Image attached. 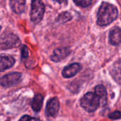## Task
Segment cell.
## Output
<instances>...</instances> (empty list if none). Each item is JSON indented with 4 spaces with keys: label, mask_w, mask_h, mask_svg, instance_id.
Instances as JSON below:
<instances>
[{
    "label": "cell",
    "mask_w": 121,
    "mask_h": 121,
    "mask_svg": "<svg viewBox=\"0 0 121 121\" xmlns=\"http://www.w3.org/2000/svg\"><path fill=\"white\" fill-rule=\"evenodd\" d=\"M118 16L116 6L108 3L102 2L97 13V24L100 26H106L115 21Z\"/></svg>",
    "instance_id": "1"
},
{
    "label": "cell",
    "mask_w": 121,
    "mask_h": 121,
    "mask_svg": "<svg viewBox=\"0 0 121 121\" xmlns=\"http://www.w3.org/2000/svg\"><path fill=\"white\" fill-rule=\"evenodd\" d=\"M80 105L86 111L93 113L100 106L99 99L94 93L88 92L81 99Z\"/></svg>",
    "instance_id": "2"
},
{
    "label": "cell",
    "mask_w": 121,
    "mask_h": 121,
    "mask_svg": "<svg viewBox=\"0 0 121 121\" xmlns=\"http://www.w3.org/2000/svg\"><path fill=\"white\" fill-rule=\"evenodd\" d=\"M45 4L43 1L35 0L31 1V10L30 16L31 21L35 23H39L45 13Z\"/></svg>",
    "instance_id": "3"
},
{
    "label": "cell",
    "mask_w": 121,
    "mask_h": 121,
    "mask_svg": "<svg viewBox=\"0 0 121 121\" xmlns=\"http://www.w3.org/2000/svg\"><path fill=\"white\" fill-rule=\"evenodd\" d=\"M0 45L4 48H18L21 45V40L13 33H4L0 35Z\"/></svg>",
    "instance_id": "4"
},
{
    "label": "cell",
    "mask_w": 121,
    "mask_h": 121,
    "mask_svg": "<svg viewBox=\"0 0 121 121\" xmlns=\"http://www.w3.org/2000/svg\"><path fill=\"white\" fill-rule=\"evenodd\" d=\"M21 78V73L12 72L0 77V85L4 87H11L17 84Z\"/></svg>",
    "instance_id": "5"
},
{
    "label": "cell",
    "mask_w": 121,
    "mask_h": 121,
    "mask_svg": "<svg viewBox=\"0 0 121 121\" xmlns=\"http://www.w3.org/2000/svg\"><path fill=\"white\" fill-rule=\"evenodd\" d=\"M60 110V102L57 98L55 97L50 99L46 105L45 112L49 117H56Z\"/></svg>",
    "instance_id": "6"
},
{
    "label": "cell",
    "mask_w": 121,
    "mask_h": 121,
    "mask_svg": "<svg viewBox=\"0 0 121 121\" xmlns=\"http://www.w3.org/2000/svg\"><path fill=\"white\" fill-rule=\"evenodd\" d=\"M81 69H82V66L80 64L72 63L71 65H67L63 69L62 72V74L63 77L65 78H67V79L71 78L75 76L78 72H79Z\"/></svg>",
    "instance_id": "7"
},
{
    "label": "cell",
    "mask_w": 121,
    "mask_h": 121,
    "mask_svg": "<svg viewBox=\"0 0 121 121\" xmlns=\"http://www.w3.org/2000/svg\"><path fill=\"white\" fill-rule=\"evenodd\" d=\"M70 53V50L68 48H59L53 51L50 59L52 61L57 62L66 58Z\"/></svg>",
    "instance_id": "8"
},
{
    "label": "cell",
    "mask_w": 121,
    "mask_h": 121,
    "mask_svg": "<svg viewBox=\"0 0 121 121\" xmlns=\"http://www.w3.org/2000/svg\"><path fill=\"white\" fill-rule=\"evenodd\" d=\"M15 64V59L11 55H0V72H4L10 69Z\"/></svg>",
    "instance_id": "9"
},
{
    "label": "cell",
    "mask_w": 121,
    "mask_h": 121,
    "mask_svg": "<svg viewBox=\"0 0 121 121\" xmlns=\"http://www.w3.org/2000/svg\"><path fill=\"white\" fill-rule=\"evenodd\" d=\"M109 42L113 45L121 43V28L118 26L113 28L109 33Z\"/></svg>",
    "instance_id": "10"
},
{
    "label": "cell",
    "mask_w": 121,
    "mask_h": 121,
    "mask_svg": "<svg viewBox=\"0 0 121 121\" xmlns=\"http://www.w3.org/2000/svg\"><path fill=\"white\" fill-rule=\"evenodd\" d=\"M99 99L100 106H105L107 102V91L103 85H97L95 87V93Z\"/></svg>",
    "instance_id": "11"
},
{
    "label": "cell",
    "mask_w": 121,
    "mask_h": 121,
    "mask_svg": "<svg viewBox=\"0 0 121 121\" xmlns=\"http://www.w3.org/2000/svg\"><path fill=\"white\" fill-rule=\"evenodd\" d=\"M9 4L12 11L17 14L21 13L25 11L26 1L23 0H12L9 1Z\"/></svg>",
    "instance_id": "12"
},
{
    "label": "cell",
    "mask_w": 121,
    "mask_h": 121,
    "mask_svg": "<svg viewBox=\"0 0 121 121\" xmlns=\"http://www.w3.org/2000/svg\"><path fill=\"white\" fill-rule=\"evenodd\" d=\"M43 96L40 94H37L34 96L31 103V107L34 111L39 112L41 110V108L43 106Z\"/></svg>",
    "instance_id": "13"
},
{
    "label": "cell",
    "mask_w": 121,
    "mask_h": 121,
    "mask_svg": "<svg viewBox=\"0 0 121 121\" xmlns=\"http://www.w3.org/2000/svg\"><path fill=\"white\" fill-rule=\"evenodd\" d=\"M72 18V15L68 11H63L60 13L56 18V21L59 23H65Z\"/></svg>",
    "instance_id": "14"
},
{
    "label": "cell",
    "mask_w": 121,
    "mask_h": 121,
    "mask_svg": "<svg viewBox=\"0 0 121 121\" xmlns=\"http://www.w3.org/2000/svg\"><path fill=\"white\" fill-rule=\"evenodd\" d=\"M74 3L76 4L79 6L82 7H87L92 4V1L91 0H83V1H74Z\"/></svg>",
    "instance_id": "15"
},
{
    "label": "cell",
    "mask_w": 121,
    "mask_h": 121,
    "mask_svg": "<svg viewBox=\"0 0 121 121\" xmlns=\"http://www.w3.org/2000/svg\"><path fill=\"white\" fill-rule=\"evenodd\" d=\"M108 118L111 120H118L121 118V112L119 111H114L108 115Z\"/></svg>",
    "instance_id": "16"
},
{
    "label": "cell",
    "mask_w": 121,
    "mask_h": 121,
    "mask_svg": "<svg viewBox=\"0 0 121 121\" xmlns=\"http://www.w3.org/2000/svg\"><path fill=\"white\" fill-rule=\"evenodd\" d=\"M28 55H29V50H28V48L26 45H23L22 48H21V56H22V58L24 59V58H27L28 57Z\"/></svg>",
    "instance_id": "17"
},
{
    "label": "cell",
    "mask_w": 121,
    "mask_h": 121,
    "mask_svg": "<svg viewBox=\"0 0 121 121\" xmlns=\"http://www.w3.org/2000/svg\"><path fill=\"white\" fill-rule=\"evenodd\" d=\"M19 121H40L39 119L38 118H33V117H30L29 116H23Z\"/></svg>",
    "instance_id": "18"
},
{
    "label": "cell",
    "mask_w": 121,
    "mask_h": 121,
    "mask_svg": "<svg viewBox=\"0 0 121 121\" xmlns=\"http://www.w3.org/2000/svg\"><path fill=\"white\" fill-rule=\"evenodd\" d=\"M1 26H0V31H1Z\"/></svg>",
    "instance_id": "19"
}]
</instances>
